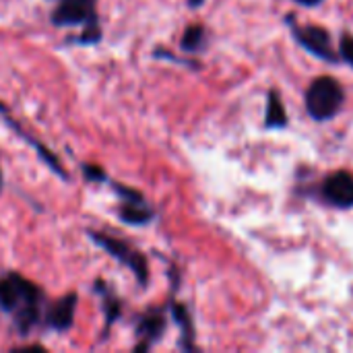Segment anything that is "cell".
I'll return each instance as SVG.
<instances>
[{"label":"cell","mask_w":353,"mask_h":353,"mask_svg":"<svg viewBox=\"0 0 353 353\" xmlns=\"http://www.w3.org/2000/svg\"><path fill=\"white\" fill-rule=\"evenodd\" d=\"M172 314H174V321L178 323V327L182 329V345H184V350H194V345H192L194 329H192V321H190V314H188L186 306L174 304Z\"/></svg>","instance_id":"8fae6325"},{"label":"cell","mask_w":353,"mask_h":353,"mask_svg":"<svg viewBox=\"0 0 353 353\" xmlns=\"http://www.w3.org/2000/svg\"><path fill=\"white\" fill-rule=\"evenodd\" d=\"M304 103H306V112L312 120L329 122L341 112V108L345 103V89L333 77H319L306 89Z\"/></svg>","instance_id":"7a4b0ae2"},{"label":"cell","mask_w":353,"mask_h":353,"mask_svg":"<svg viewBox=\"0 0 353 353\" xmlns=\"http://www.w3.org/2000/svg\"><path fill=\"white\" fill-rule=\"evenodd\" d=\"M89 236L93 238V242H95L97 246H101V248H103L105 252H110L116 261H120L122 265H126V267L137 275V279H139L141 285L147 283V279H149V269H147L145 256H141L137 250H132L126 242H122V240H118V238H110V236L95 234V232H91Z\"/></svg>","instance_id":"277c9868"},{"label":"cell","mask_w":353,"mask_h":353,"mask_svg":"<svg viewBox=\"0 0 353 353\" xmlns=\"http://www.w3.org/2000/svg\"><path fill=\"white\" fill-rule=\"evenodd\" d=\"M105 312H108V323L112 325L120 316V302L114 298H105Z\"/></svg>","instance_id":"9a60e30c"},{"label":"cell","mask_w":353,"mask_h":353,"mask_svg":"<svg viewBox=\"0 0 353 353\" xmlns=\"http://www.w3.org/2000/svg\"><path fill=\"white\" fill-rule=\"evenodd\" d=\"M163 329H165V319H163L161 310H149L147 314H143L141 321H139V329H137V331H139V337H141L145 343L137 345V350H139V352L149 350V347L161 337Z\"/></svg>","instance_id":"ba28073f"},{"label":"cell","mask_w":353,"mask_h":353,"mask_svg":"<svg viewBox=\"0 0 353 353\" xmlns=\"http://www.w3.org/2000/svg\"><path fill=\"white\" fill-rule=\"evenodd\" d=\"M294 2H298L300 6H306V8H314V6H319L321 2H325V0H294Z\"/></svg>","instance_id":"e0dca14e"},{"label":"cell","mask_w":353,"mask_h":353,"mask_svg":"<svg viewBox=\"0 0 353 353\" xmlns=\"http://www.w3.org/2000/svg\"><path fill=\"white\" fill-rule=\"evenodd\" d=\"M83 170H85V176H87L89 180H95V182H101V180H105V174H103V170H101V168H97V165H85Z\"/></svg>","instance_id":"2e32d148"},{"label":"cell","mask_w":353,"mask_h":353,"mask_svg":"<svg viewBox=\"0 0 353 353\" xmlns=\"http://www.w3.org/2000/svg\"><path fill=\"white\" fill-rule=\"evenodd\" d=\"M288 112L283 108V101H281V95L277 89H271L267 93V112H265V128H285L288 126Z\"/></svg>","instance_id":"9c48e42d"},{"label":"cell","mask_w":353,"mask_h":353,"mask_svg":"<svg viewBox=\"0 0 353 353\" xmlns=\"http://www.w3.org/2000/svg\"><path fill=\"white\" fill-rule=\"evenodd\" d=\"M205 43H207L205 27H201V25H190V27H186V31H184V35H182V41H180V46H182L184 52L196 54V52H201V50L205 48Z\"/></svg>","instance_id":"7c38bea8"},{"label":"cell","mask_w":353,"mask_h":353,"mask_svg":"<svg viewBox=\"0 0 353 353\" xmlns=\"http://www.w3.org/2000/svg\"><path fill=\"white\" fill-rule=\"evenodd\" d=\"M203 2H205V0H188V4H190L192 8H199V6H201Z\"/></svg>","instance_id":"ac0fdd59"},{"label":"cell","mask_w":353,"mask_h":353,"mask_svg":"<svg viewBox=\"0 0 353 353\" xmlns=\"http://www.w3.org/2000/svg\"><path fill=\"white\" fill-rule=\"evenodd\" d=\"M114 188H116V192H118L126 203H143V196H141L137 190L126 188V186H122V184H114Z\"/></svg>","instance_id":"5bb4252c"},{"label":"cell","mask_w":353,"mask_h":353,"mask_svg":"<svg viewBox=\"0 0 353 353\" xmlns=\"http://www.w3.org/2000/svg\"><path fill=\"white\" fill-rule=\"evenodd\" d=\"M118 215L128 225H145L153 219V213L147 207H143V203H124Z\"/></svg>","instance_id":"30bf717a"},{"label":"cell","mask_w":353,"mask_h":353,"mask_svg":"<svg viewBox=\"0 0 353 353\" xmlns=\"http://www.w3.org/2000/svg\"><path fill=\"white\" fill-rule=\"evenodd\" d=\"M339 56H341V62L350 64L353 68V35L352 33H343L341 39H339Z\"/></svg>","instance_id":"4fadbf2b"},{"label":"cell","mask_w":353,"mask_h":353,"mask_svg":"<svg viewBox=\"0 0 353 353\" xmlns=\"http://www.w3.org/2000/svg\"><path fill=\"white\" fill-rule=\"evenodd\" d=\"M285 23L294 35V39L306 50L310 52L312 56L329 62V64H339L341 62V56H339V50H335L333 46V37L331 33L321 27V25H300L296 21V14H285Z\"/></svg>","instance_id":"3957f363"},{"label":"cell","mask_w":353,"mask_h":353,"mask_svg":"<svg viewBox=\"0 0 353 353\" xmlns=\"http://www.w3.org/2000/svg\"><path fill=\"white\" fill-rule=\"evenodd\" d=\"M41 292L19 275L0 279V308L17 316V325L27 333L39 321Z\"/></svg>","instance_id":"6da1fadb"},{"label":"cell","mask_w":353,"mask_h":353,"mask_svg":"<svg viewBox=\"0 0 353 353\" xmlns=\"http://www.w3.org/2000/svg\"><path fill=\"white\" fill-rule=\"evenodd\" d=\"M74 310H77V294H68L60 298L50 310H48V325L54 331H66L72 327L74 321Z\"/></svg>","instance_id":"52a82bcc"},{"label":"cell","mask_w":353,"mask_h":353,"mask_svg":"<svg viewBox=\"0 0 353 353\" xmlns=\"http://www.w3.org/2000/svg\"><path fill=\"white\" fill-rule=\"evenodd\" d=\"M319 199L329 205L335 207L339 211H347L353 209V176L350 172H333L329 174L321 188H319Z\"/></svg>","instance_id":"5b68a950"},{"label":"cell","mask_w":353,"mask_h":353,"mask_svg":"<svg viewBox=\"0 0 353 353\" xmlns=\"http://www.w3.org/2000/svg\"><path fill=\"white\" fill-rule=\"evenodd\" d=\"M93 0H60L58 8L52 12L54 25H81L91 21L93 14Z\"/></svg>","instance_id":"8992f818"},{"label":"cell","mask_w":353,"mask_h":353,"mask_svg":"<svg viewBox=\"0 0 353 353\" xmlns=\"http://www.w3.org/2000/svg\"><path fill=\"white\" fill-rule=\"evenodd\" d=\"M0 186H2V174H0Z\"/></svg>","instance_id":"d6986e66"}]
</instances>
